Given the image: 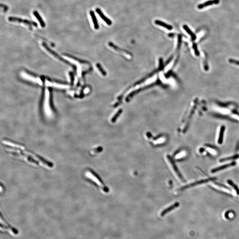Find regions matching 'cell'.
<instances>
[{"label":"cell","instance_id":"4","mask_svg":"<svg viewBox=\"0 0 239 239\" xmlns=\"http://www.w3.org/2000/svg\"><path fill=\"white\" fill-rule=\"evenodd\" d=\"M167 159H168V160H169L170 163H171V165L172 167L173 168L174 170V172H175L176 174L179 177V178L182 181H185V179H184L182 176L181 175V174L180 173V172L179 171L178 169L177 168V167H176L175 164L174 163V162L173 159H172V158H171L170 156H169L168 155V156H167Z\"/></svg>","mask_w":239,"mask_h":239},{"label":"cell","instance_id":"5","mask_svg":"<svg viewBox=\"0 0 239 239\" xmlns=\"http://www.w3.org/2000/svg\"><path fill=\"white\" fill-rule=\"evenodd\" d=\"M220 2V0H210L206 2L199 4L197 6V8L199 9H202L203 8H205L208 6L213 5H217Z\"/></svg>","mask_w":239,"mask_h":239},{"label":"cell","instance_id":"19","mask_svg":"<svg viewBox=\"0 0 239 239\" xmlns=\"http://www.w3.org/2000/svg\"><path fill=\"white\" fill-rule=\"evenodd\" d=\"M184 155H185V153L184 152L181 153L179 154V155H176L175 158L176 159H179V158L182 157V156H183Z\"/></svg>","mask_w":239,"mask_h":239},{"label":"cell","instance_id":"16","mask_svg":"<svg viewBox=\"0 0 239 239\" xmlns=\"http://www.w3.org/2000/svg\"><path fill=\"white\" fill-rule=\"evenodd\" d=\"M3 143L5 144L6 145H9L10 146H13V147H19V148H21V149H23L24 148V147L22 146H20V145H16L15 144H13V143H12L11 142H8V141H3Z\"/></svg>","mask_w":239,"mask_h":239},{"label":"cell","instance_id":"17","mask_svg":"<svg viewBox=\"0 0 239 239\" xmlns=\"http://www.w3.org/2000/svg\"><path fill=\"white\" fill-rule=\"evenodd\" d=\"M165 139L163 138H160L159 139H158L155 140V141L154 142V143L155 144H161L163 142H164L165 141Z\"/></svg>","mask_w":239,"mask_h":239},{"label":"cell","instance_id":"12","mask_svg":"<svg viewBox=\"0 0 239 239\" xmlns=\"http://www.w3.org/2000/svg\"><path fill=\"white\" fill-rule=\"evenodd\" d=\"M183 28L187 32V33H188L190 35V36L191 37L192 40H196V35L190 29L188 26L185 24L183 26Z\"/></svg>","mask_w":239,"mask_h":239},{"label":"cell","instance_id":"7","mask_svg":"<svg viewBox=\"0 0 239 239\" xmlns=\"http://www.w3.org/2000/svg\"><path fill=\"white\" fill-rule=\"evenodd\" d=\"M236 165V163L235 162H232L231 163H229V164H225L224 165L222 166L221 167H217V168H214L213 169L212 171H211V172L212 173H215L216 172H217V171H221L223 169H225L226 168H228V167H231V166H233L235 165Z\"/></svg>","mask_w":239,"mask_h":239},{"label":"cell","instance_id":"10","mask_svg":"<svg viewBox=\"0 0 239 239\" xmlns=\"http://www.w3.org/2000/svg\"><path fill=\"white\" fill-rule=\"evenodd\" d=\"M155 23L157 25L163 27L164 28H166V29H168L169 30H171L173 29V27L171 25H169L168 24H166L165 23L162 22L161 21L159 20H156L155 21Z\"/></svg>","mask_w":239,"mask_h":239},{"label":"cell","instance_id":"6","mask_svg":"<svg viewBox=\"0 0 239 239\" xmlns=\"http://www.w3.org/2000/svg\"><path fill=\"white\" fill-rule=\"evenodd\" d=\"M96 12L97 13V14L99 15V16L101 17V18L102 19L106 24L109 25H111L112 24V21H111L110 20L108 19L106 16H105V15L104 14V13H103L102 11L100 9V8H97L96 9Z\"/></svg>","mask_w":239,"mask_h":239},{"label":"cell","instance_id":"3","mask_svg":"<svg viewBox=\"0 0 239 239\" xmlns=\"http://www.w3.org/2000/svg\"><path fill=\"white\" fill-rule=\"evenodd\" d=\"M216 179H216V178H210V179H204V180H200V181H196L195 182L192 183L191 184H189L188 185H187V186H186L185 187H182L181 189H180L183 190V189H187V188H189L190 187H194V186H197V185H200V184H202V183H206V182H207L208 181H212V180L213 181L214 180H215Z\"/></svg>","mask_w":239,"mask_h":239},{"label":"cell","instance_id":"18","mask_svg":"<svg viewBox=\"0 0 239 239\" xmlns=\"http://www.w3.org/2000/svg\"><path fill=\"white\" fill-rule=\"evenodd\" d=\"M0 6H1V8H3V11H4V12H6L8 10V7L7 6V5H3L2 4H1V5H0Z\"/></svg>","mask_w":239,"mask_h":239},{"label":"cell","instance_id":"9","mask_svg":"<svg viewBox=\"0 0 239 239\" xmlns=\"http://www.w3.org/2000/svg\"><path fill=\"white\" fill-rule=\"evenodd\" d=\"M179 203L178 202H176L175 204H174V205H172L171 206L169 207L166 209L165 210H163V211L162 212V213H161V216H163L164 215H165L166 213H168L170 211H171V210H174L175 208H176L178 207L179 206Z\"/></svg>","mask_w":239,"mask_h":239},{"label":"cell","instance_id":"20","mask_svg":"<svg viewBox=\"0 0 239 239\" xmlns=\"http://www.w3.org/2000/svg\"><path fill=\"white\" fill-rule=\"evenodd\" d=\"M229 215H228L227 216H226V217H233V213H228Z\"/></svg>","mask_w":239,"mask_h":239},{"label":"cell","instance_id":"14","mask_svg":"<svg viewBox=\"0 0 239 239\" xmlns=\"http://www.w3.org/2000/svg\"><path fill=\"white\" fill-rule=\"evenodd\" d=\"M239 157V155H236L232 156H231V157H227V158L222 159H221V160H220V162H223V161H225L235 159H237V158H238Z\"/></svg>","mask_w":239,"mask_h":239},{"label":"cell","instance_id":"11","mask_svg":"<svg viewBox=\"0 0 239 239\" xmlns=\"http://www.w3.org/2000/svg\"><path fill=\"white\" fill-rule=\"evenodd\" d=\"M33 14H34L35 16L37 18L38 21L40 22L41 26L43 28L45 27V24L44 22L42 19V17H41V16H40V15L39 14V13H38V12L36 11H35L33 12Z\"/></svg>","mask_w":239,"mask_h":239},{"label":"cell","instance_id":"8","mask_svg":"<svg viewBox=\"0 0 239 239\" xmlns=\"http://www.w3.org/2000/svg\"><path fill=\"white\" fill-rule=\"evenodd\" d=\"M89 13H90L92 21H93V22L95 29H98L99 28V24H98V22H97V19L96 16L95 15L94 12L93 11L91 10L90 11Z\"/></svg>","mask_w":239,"mask_h":239},{"label":"cell","instance_id":"15","mask_svg":"<svg viewBox=\"0 0 239 239\" xmlns=\"http://www.w3.org/2000/svg\"><path fill=\"white\" fill-rule=\"evenodd\" d=\"M228 183L232 187H233V188L236 191L237 194L239 195V189L238 188V187H237V185L235 184V183H234L231 180H229L228 181Z\"/></svg>","mask_w":239,"mask_h":239},{"label":"cell","instance_id":"2","mask_svg":"<svg viewBox=\"0 0 239 239\" xmlns=\"http://www.w3.org/2000/svg\"><path fill=\"white\" fill-rule=\"evenodd\" d=\"M8 20L11 22H18V23H22L24 24H26L28 25L29 26H34L35 27L38 26V24L36 22L34 21H31L29 20H27L25 19H22L18 17H9L8 18Z\"/></svg>","mask_w":239,"mask_h":239},{"label":"cell","instance_id":"13","mask_svg":"<svg viewBox=\"0 0 239 239\" xmlns=\"http://www.w3.org/2000/svg\"><path fill=\"white\" fill-rule=\"evenodd\" d=\"M225 128L224 126H222L221 128L220 131V134H219V137L218 138V143L219 144H222L223 143V140L224 134L225 132Z\"/></svg>","mask_w":239,"mask_h":239},{"label":"cell","instance_id":"1","mask_svg":"<svg viewBox=\"0 0 239 239\" xmlns=\"http://www.w3.org/2000/svg\"><path fill=\"white\" fill-rule=\"evenodd\" d=\"M87 175L90 179L93 180L98 185H99L101 187H103V189L105 192H108V189L107 188V187H106L104 186L103 182L100 179V178L98 176H97L96 174H95L93 172H87Z\"/></svg>","mask_w":239,"mask_h":239}]
</instances>
